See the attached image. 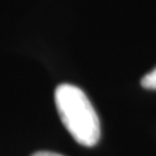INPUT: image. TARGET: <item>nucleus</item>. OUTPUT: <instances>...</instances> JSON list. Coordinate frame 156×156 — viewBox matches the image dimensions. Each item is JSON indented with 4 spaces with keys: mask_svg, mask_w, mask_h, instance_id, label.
Segmentation results:
<instances>
[{
    "mask_svg": "<svg viewBox=\"0 0 156 156\" xmlns=\"http://www.w3.org/2000/svg\"><path fill=\"white\" fill-rule=\"evenodd\" d=\"M140 83L144 89H148V90H156V68L152 70L147 73L140 81Z\"/></svg>",
    "mask_w": 156,
    "mask_h": 156,
    "instance_id": "f03ea898",
    "label": "nucleus"
},
{
    "mask_svg": "<svg viewBox=\"0 0 156 156\" xmlns=\"http://www.w3.org/2000/svg\"><path fill=\"white\" fill-rule=\"evenodd\" d=\"M31 156H62V155L56 152H50V151H38V152L33 154Z\"/></svg>",
    "mask_w": 156,
    "mask_h": 156,
    "instance_id": "7ed1b4c3",
    "label": "nucleus"
},
{
    "mask_svg": "<svg viewBox=\"0 0 156 156\" xmlns=\"http://www.w3.org/2000/svg\"><path fill=\"white\" fill-rule=\"evenodd\" d=\"M61 122L77 143L92 147L100 138V121L89 98L77 86L62 83L55 90Z\"/></svg>",
    "mask_w": 156,
    "mask_h": 156,
    "instance_id": "f257e3e1",
    "label": "nucleus"
}]
</instances>
